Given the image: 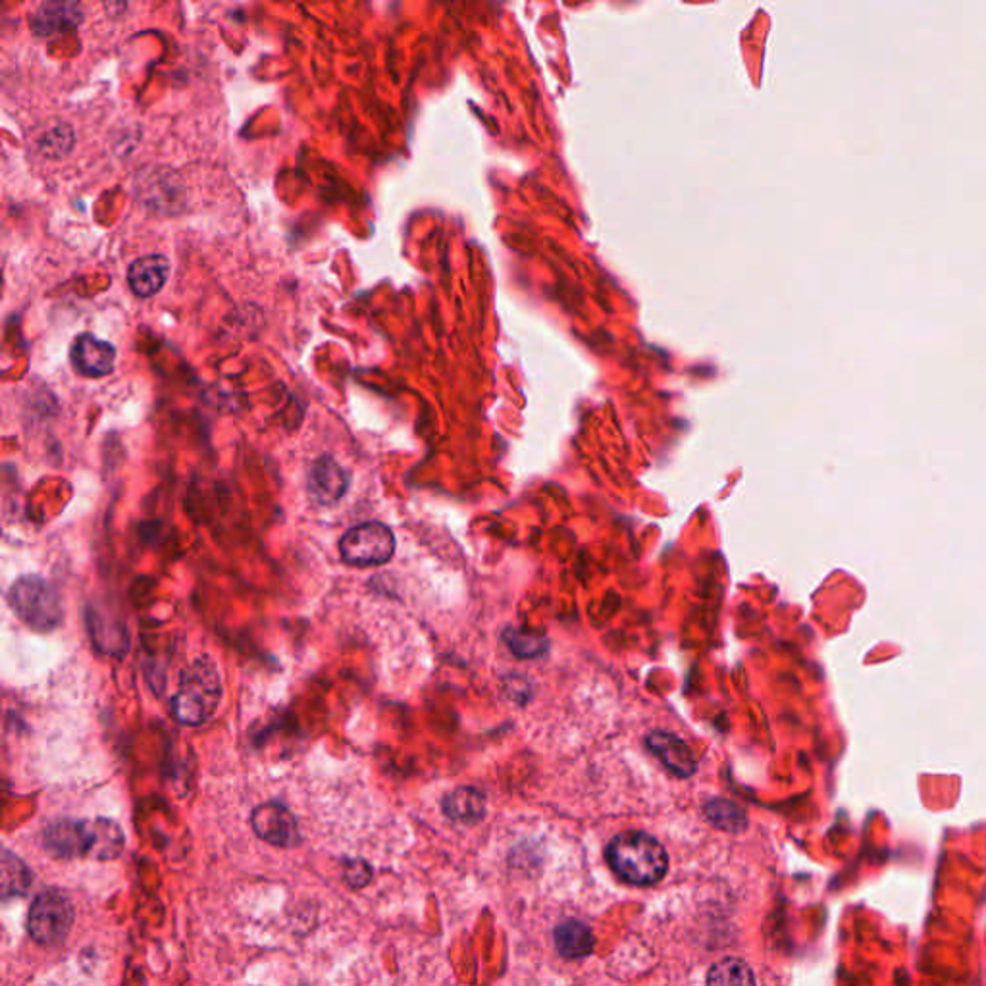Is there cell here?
Instances as JSON below:
<instances>
[{"mask_svg": "<svg viewBox=\"0 0 986 986\" xmlns=\"http://www.w3.org/2000/svg\"><path fill=\"white\" fill-rule=\"evenodd\" d=\"M220 699V673L214 661L202 655L181 673L178 691L171 698V713L186 727H201L217 713Z\"/></svg>", "mask_w": 986, "mask_h": 986, "instance_id": "obj_3", "label": "cell"}, {"mask_svg": "<svg viewBox=\"0 0 986 986\" xmlns=\"http://www.w3.org/2000/svg\"><path fill=\"white\" fill-rule=\"evenodd\" d=\"M81 22L84 10L76 2H45L30 18L33 33L40 37L76 30Z\"/></svg>", "mask_w": 986, "mask_h": 986, "instance_id": "obj_11", "label": "cell"}, {"mask_svg": "<svg viewBox=\"0 0 986 986\" xmlns=\"http://www.w3.org/2000/svg\"><path fill=\"white\" fill-rule=\"evenodd\" d=\"M32 871L25 867V863L16 855L4 850L2 854V894L4 898L24 896L32 886Z\"/></svg>", "mask_w": 986, "mask_h": 986, "instance_id": "obj_16", "label": "cell"}, {"mask_svg": "<svg viewBox=\"0 0 986 986\" xmlns=\"http://www.w3.org/2000/svg\"><path fill=\"white\" fill-rule=\"evenodd\" d=\"M340 552L343 561L355 567L384 565L396 553V538L386 524L366 522L343 534Z\"/></svg>", "mask_w": 986, "mask_h": 986, "instance_id": "obj_5", "label": "cell"}, {"mask_svg": "<svg viewBox=\"0 0 986 986\" xmlns=\"http://www.w3.org/2000/svg\"><path fill=\"white\" fill-rule=\"evenodd\" d=\"M343 878L353 888H363L370 883L373 869L365 860H350L343 867Z\"/></svg>", "mask_w": 986, "mask_h": 986, "instance_id": "obj_20", "label": "cell"}, {"mask_svg": "<svg viewBox=\"0 0 986 986\" xmlns=\"http://www.w3.org/2000/svg\"><path fill=\"white\" fill-rule=\"evenodd\" d=\"M607 862L617 877L630 885L652 886L665 877L668 857L660 840L645 832H624L611 840Z\"/></svg>", "mask_w": 986, "mask_h": 986, "instance_id": "obj_2", "label": "cell"}, {"mask_svg": "<svg viewBox=\"0 0 986 986\" xmlns=\"http://www.w3.org/2000/svg\"><path fill=\"white\" fill-rule=\"evenodd\" d=\"M309 496L319 506H335L350 489V474L332 457H320L309 470Z\"/></svg>", "mask_w": 986, "mask_h": 986, "instance_id": "obj_8", "label": "cell"}, {"mask_svg": "<svg viewBox=\"0 0 986 986\" xmlns=\"http://www.w3.org/2000/svg\"><path fill=\"white\" fill-rule=\"evenodd\" d=\"M707 986H755L754 971L742 960L727 957L711 967Z\"/></svg>", "mask_w": 986, "mask_h": 986, "instance_id": "obj_15", "label": "cell"}, {"mask_svg": "<svg viewBox=\"0 0 986 986\" xmlns=\"http://www.w3.org/2000/svg\"><path fill=\"white\" fill-rule=\"evenodd\" d=\"M706 816L714 827H719L722 831L740 832L746 829V817L742 813V809L734 806L732 801L713 800L706 806Z\"/></svg>", "mask_w": 986, "mask_h": 986, "instance_id": "obj_17", "label": "cell"}, {"mask_svg": "<svg viewBox=\"0 0 986 986\" xmlns=\"http://www.w3.org/2000/svg\"><path fill=\"white\" fill-rule=\"evenodd\" d=\"M124 832L120 824L104 817L93 821L63 819L48 824L43 832V846L48 854L60 860H114L124 852Z\"/></svg>", "mask_w": 986, "mask_h": 986, "instance_id": "obj_1", "label": "cell"}, {"mask_svg": "<svg viewBox=\"0 0 986 986\" xmlns=\"http://www.w3.org/2000/svg\"><path fill=\"white\" fill-rule=\"evenodd\" d=\"M74 147V132L70 125H58L55 130L45 133L43 140L40 141V148L43 155L48 158H60L68 155Z\"/></svg>", "mask_w": 986, "mask_h": 986, "instance_id": "obj_19", "label": "cell"}, {"mask_svg": "<svg viewBox=\"0 0 986 986\" xmlns=\"http://www.w3.org/2000/svg\"><path fill=\"white\" fill-rule=\"evenodd\" d=\"M507 644L519 657H540L547 650V642L542 634L530 630H513L507 634Z\"/></svg>", "mask_w": 986, "mask_h": 986, "instance_id": "obj_18", "label": "cell"}, {"mask_svg": "<svg viewBox=\"0 0 986 986\" xmlns=\"http://www.w3.org/2000/svg\"><path fill=\"white\" fill-rule=\"evenodd\" d=\"M71 361L79 374L89 378H101L114 370L117 350L109 342H102L91 334L79 335L71 347Z\"/></svg>", "mask_w": 986, "mask_h": 986, "instance_id": "obj_9", "label": "cell"}, {"mask_svg": "<svg viewBox=\"0 0 986 986\" xmlns=\"http://www.w3.org/2000/svg\"><path fill=\"white\" fill-rule=\"evenodd\" d=\"M443 813L457 823H478L486 816V800L474 788H457L443 798Z\"/></svg>", "mask_w": 986, "mask_h": 986, "instance_id": "obj_13", "label": "cell"}, {"mask_svg": "<svg viewBox=\"0 0 986 986\" xmlns=\"http://www.w3.org/2000/svg\"><path fill=\"white\" fill-rule=\"evenodd\" d=\"M253 829L261 839L278 847H293L299 842L296 817L278 801L258 806L251 817Z\"/></svg>", "mask_w": 986, "mask_h": 986, "instance_id": "obj_7", "label": "cell"}, {"mask_svg": "<svg viewBox=\"0 0 986 986\" xmlns=\"http://www.w3.org/2000/svg\"><path fill=\"white\" fill-rule=\"evenodd\" d=\"M10 607L35 632H51L63 624L64 611L55 588L40 576H22L12 584Z\"/></svg>", "mask_w": 986, "mask_h": 986, "instance_id": "obj_4", "label": "cell"}, {"mask_svg": "<svg viewBox=\"0 0 986 986\" xmlns=\"http://www.w3.org/2000/svg\"><path fill=\"white\" fill-rule=\"evenodd\" d=\"M645 744L652 750L655 757H660V762L671 773H675L676 777H691L698 769V763L694 760L690 747L686 746L683 740L676 738L675 734L657 730L645 738Z\"/></svg>", "mask_w": 986, "mask_h": 986, "instance_id": "obj_10", "label": "cell"}, {"mask_svg": "<svg viewBox=\"0 0 986 986\" xmlns=\"http://www.w3.org/2000/svg\"><path fill=\"white\" fill-rule=\"evenodd\" d=\"M555 946H557V952L568 960L586 957L594 950V934L586 924L567 921V923L560 924L555 931Z\"/></svg>", "mask_w": 986, "mask_h": 986, "instance_id": "obj_14", "label": "cell"}, {"mask_svg": "<svg viewBox=\"0 0 986 986\" xmlns=\"http://www.w3.org/2000/svg\"><path fill=\"white\" fill-rule=\"evenodd\" d=\"M170 276V263L163 255H148L132 263L128 268V284L133 293L153 297L166 286Z\"/></svg>", "mask_w": 986, "mask_h": 986, "instance_id": "obj_12", "label": "cell"}, {"mask_svg": "<svg viewBox=\"0 0 986 986\" xmlns=\"http://www.w3.org/2000/svg\"><path fill=\"white\" fill-rule=\"evenodd\" d=\"M74 924V908L63 894L41 893L33 900L27 916V931L35 942L43 946L60 944Z\"/></svg>", "mask_w": 986, "mask_h": 986, "instance_id": "obj_6", "label": "cell"}]
</instances>
